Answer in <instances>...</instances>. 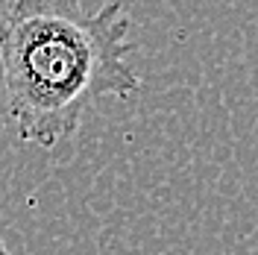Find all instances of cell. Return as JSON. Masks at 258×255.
Returning a JSON list of instances; mask_svg holds the SVG:
<instances>
[{
	"label": "cell",
	"mask_w": 258,
	"mask_h": 255,
	"mask_svg": "<svg viewBox=\"0 0 258 255\" xmlns=\"http://www.w3.org/2000/svg\"><path fill=\"white\" fill-rule=\"evenodd\" d=\"M123 3L88 12L80 0H12L0 18V85L21 141L53 150L103 97H132Z\"/></svg>",
	"instance_id": "obj_1"
},
{
	"label": "cell",
	"mask_w": 258,
	"mask_h": 255,
	"mask_svg": "<svg viewBox=\"0 0 258 255\" xmlns=\"http://www.w3.org/2000/svg\"><path fill=\"white\" fill-rule=\"evenodd\" d=\"M0 255H6V246H3V240H0Z\"/></svg>",
	"instance_id": "obj_2"
}]
</instances>
